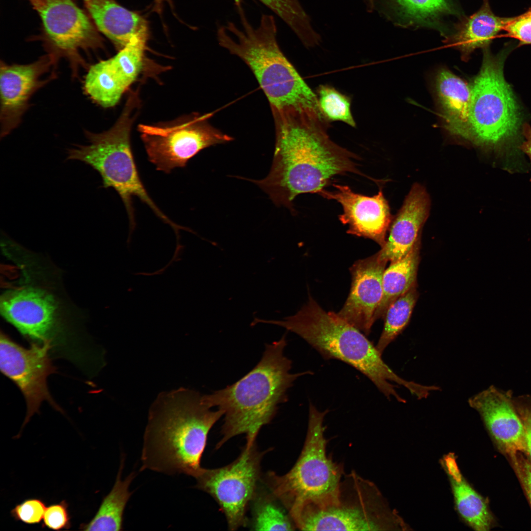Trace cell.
<instances>
[{
	"mask_svg": "<svg viewBox=\"0 0 531 531\" xmlns=\"http://www.w3.org/2000/svg\"><path fill=\"white\" fill-rule=\"evenodd\" d=\"M275 145L270 171L253 181L278 206L292 209L303 193H318L331 179L347 173L361 174L354 154L336 144L327 133L326 119L309 107L271 110Z\"/></svg>",
	"mask_w": 531,
	"mask_h": 531,
	"instance_id": "6da1fadb",
	"label": "cell"
},
{
	"mask_svg": "<svg viewBox=\"0 0 531 531\" xmlns=\"http://www.w3.org/2000/svg\"><path fill=\"white\" fill-rule=\"evenodd\" d=\"M3 249L18 276L1 295L2 315L32 343L52 350L66 346L78 334L83 314L67 295L59 269L12 241Z\"/></svg>",
	"mask_w": 531,
	"mask_h": 531,
	"instance_id": "7a4b0ae2",
	"label": "cell"
},
{
	"mask_svg": "<svg viewBox=\"0 0 531 531\" xmlns=\"http://www.w3.org/2000/svg\"><path fill=\"white\" fill-rule=\"evenodd\" d=\"M211 408L204 395L193 390L161 393L149 411L140 471L197 476L209 432L223 416Z\"/></svg>",
	"mask_w": 531,
	"mask_h": 531,
	"instance_id": "3957f363",
	"label": "cell"
},
{
	"mask_svg": "<svg viewBox=\"0 0 531 531\" xmlns=\"http://www.w3.org/2000/svg\"><path fill=\"white\" fill-rule=\"evenodd\" d=\"M285 334L278 341L266 344L259 363L233 384L204 395L211 407L224 415L222 438L216 448L239 435L245 434L247 444L256 442L262 427L275 416L278 405L287 401V391L298 377L310 371L291 373L292 361L284 354Z\"/></svg>",
	"mask_w": 531,
	"mask_h": 531,
	"instance_id": "277c9868",
	"label": "cell"
},
{
	"mask_svg": "<svg viewBox=\"0 0 531 531\" xmlns=\"http://www.w3.org/2000/svg\"><path fill=\"white\" fill-rule=\"evenodd\" d=\"M299 335L325 359H336L353 366L366 376L388 400L405 403L393 383L407 388L418 399L427 396L428 385L408 381L397 375L384 361L382 354L362 331L337 313L326 312L309 295L295 314L283 320L262 319Z\"/></svg>",
	"mask_w": 531,
	"mask_h": 531,
	"instance_id": "5b68a950",
	"label": "cell"
},
{
	"mask_svg": "<svg viewBox=\"0 0 531 531\" xmlns=\"http://www.w3.org/2000/svg\"><path fill=\"white\" fill-rule=\"evenodd\" d=\"M241 28L233 22L220 26L219 45L242 60L250 69L269 103L271 110L309 107L321 113L317 95L281 51L273 16L264 14L254 27L240 5Z\"/></svg>",
	"mask_w": 531,
	"mask_h": 531,
	"instance_id": "8992f818",
	"label": "cell"
},
{
	"mask_svg": "<svg viewBox=\"0 0 531 531\" xmlns=\"http://www.w3.org/2000/svg\"><path fill=\"white\" fill-rule=\"evenodd\" d=\"M140 106L138 90L131 91L114 125L101 133L86 132L87 144L69 149L67 159L78 160L89 165L100 175L104 187H111L117 192L126 208L131 233L135 225L133 197L139 198L164 223L177 230L179 226L165 215L148 194L135 164L130 134Z\"/></svg>",
	"mask_w": 531,
	"mask_h": 531,
	"instance_id": "52a82bcc",
	"label": "cell"
},
{
	"mask_svg": "<svg viewBox=\"0 0 531 531\" xmlns=\"http://www.w3.org/2000/svg\"><path fill=\"white\" fill-rule=\"evenodd\" d=\"M488 47L483 49L481 67L471 84L468 140L506 156L512 155L515 148L519 149L522 118L515 96L503 75L504 57L509 47L497 56Z\"/></svg>",
	"mask_w": 531,
	"mask_h": 531,
	"instance_id": "ba28073f",
	"label": "cell"
},
{
	"mask_svg": "<svg viewBox=\"0 0 531 531\" xmlns=\"http://www.w3.org/2000/svg\"><path fill=\"white\" fill-rule=\"evenodd\" d=\"M328 410L309 404L306 436L302 451L292 469L283 475L268 472L265 483L291 516L301 508L319 503L337 494L344 474L342 464L326 453L324 421Z\"/></svg>",
	"mask_w": 531,
	"mask_h": 531,
	"instance_id": "9c48e42d",
	"label": "cell"
},
{
	"mask_svg": "<svg viewBox=\"0 0 531 531\" xmlns=\"http://www.w3.org/2000/svg\"><path fill=\"white\" fill-rule=\"evenodd\" d=\"M291 517L302 531H388L399 524L377 486L354 472L345 476L334 497Z\"/></svg>",
	"mask_w": 531,
	"mask_h": 531,
	"instance_id": "30bf717a",
	"label": "cell"
},
{
	"mask_svg": "<svg viewBox=\"0 0 531 531\" xmlns=\"http://www.w3.org/2000/svg\"><path fill=\"white\" fill-rule=\"evenodd\" d=\"M212 113L191 114L169 124H141L138 130L149 160L157 170L170 173L184 167L202 149L233 138L208 121Z\"/></svg>",
	"mask_w": 531,
	"mask_h": 531,
	"instance_id": "8fae6325",
	"label": "cell"
},
{
	"mask_svg": "<svg viewBox=\"0 0 531 531\" xmlns=\"http://www.w3.org/2000/svg\"><path fill=\"white\" fill-rule=\"evenodd\" d=\"M266 451H259L256 442L246 443L230 464L219 468H203L195 477V487L217 503L230 530L247 524L246 513L259 488L261 462Z\"/></svg>",
	"mask_w": 531,
	"mask_h": 531,
	"instance_id": "7c38bea8",
	"label": "cell"
},
{
	"mask_svg": "<svg viewBox=\"0 0 531 531\" xmlns=\"http://www.w3.org/2000/svg\"><path fill=\"white\" fill-rule=\"evenodd\" d=\"M51 350L49 345L34 343L26 348L0 334V371L18 387L26 402L27 414L22 427L34 414L39 413L44 401L63 412L48 388L47 378L56 370L50 356Z\"/></svg>",
	"mask_w": 531,
	"mask_h": 531,
	"instance_id": "4fadbf2b",
	"label": "cell"
},
{
	"mask_svg": "<svg viewBox=\"0 0 531 531\" xmlns=\"http://www.w3.org/2000/svg\"><path fill=\"white\" fill-rule=\"evenodd\" d=\"M39 16L55 52L75 62L79 52L102 47L99 31L90 18L73 0H28Z\"/></svg>",
	"mask_w": 531,
	"mask_h": 531,
	"instance_id": "5bb4252c",
	"label": "cell"
},
{
	"mask_svg": "<svg viewBox=\"0 0 531 531\" xmlns=\"http://www.w3.org/2000/svg\"><path fill=\"white\" fill-rule=\"evenodd\" d=\"M60 56L55 52L26 64L0 63V135L4 137L20 123L32 95L53 78L47 76Z\"/></svg>",
	"mask_w": 531,
	"mask_h": 531,
	"instance_id": "9a60e30c",
	"label": "cell"
},
{
	"mask_svg": "<svg viewBox=\"0 0 531 531\" xmlns=\"http://www.w3.org/2000/svg\"><path fill=\"white\" fill-rule=\"evenodd\" d=\"M333 185V191L324 189L318 194L341 205L343 213L339 219L348 226L347 233L371 239L383 247L393 217L382 190L367 196L355 193L347 185Z\"/></svg>",
	"mask_w": 531,
	"mask_h": 531,
	"instance_id": "2e32d148",
	"label": "cell"
},
{
	"mask_svg": "<svg viewBox=\"0 0 531 531\" xmlns=\"http://www.w3.org/2000/svg\"><path fill=\"white\" fill-rule=\"evenodd\" d=\"M387 262L378 254L357 261L351 267V289L337 314L364 334L368 335L376 321L375 314L381 301L383 277Z\"/></svg>",
	"mask_w": 531,
	"mask_h": 531,
	"instance_id": "e0dca14e",
	"label": "cell"
},
{
	"mask_svg": "<svg viewBox=\"0 0 531 531\" xmlns=\"http://www.w3.org/2000/svg\"><path fill=\"white\" fill-rule=\"evenodd\" d=\"M468 404L480 415L489 432L508 456L527 454L524 426L508 398L490 386L468 399Z\"/></svg>",
	"mask_w": 531,
	"mask_h": 531,
	"instance_id": "ac0fdd59",
	"label": "cell"
},
{
	"mask_svg": "<svg viewBox=\"0 0 531 531\" xmlns=\"http://www.w3.org/2000/svg\"><path fill=\"white\" fill-rule=\"evenodd\" d=\"M430 208V199L425 188L418 183L413 184L393 217L384 246L378 252L380 260L394 262L411 251L421 241V230Z\"/></svg>",
	"mask_w": 531,
	"mask_h": 531,
	"instance_id": "d6986e66",
	"label": "cell"
},
{
	"mask_svg": "<svg viewBox=\"0 0 531 531\" xmlns=\"http://www.w3.org/2000/svg\"><path fill=\"white\" fill-rule=\"evenodd\" d=\"M83 2L98 31L119 50L135 38H148L146 20L115 0H83Z\"/></svg>",
	"mask_w": 531,
	"mask_h": 531,
	"instance_id": "ffe728a7",
	"label": "cell"
},
{
	"mask_svg": "<svg viewBox=\"0 0 531 531\" xmlns=\"http://www.w3.org/2000/svg\"><path fill=\"white\" fill-rule=\"evenodd\" d=\"M509 18L495 15L489 0H483L476 12L456 24L454 31L445 42L459 51L464 60L468 59L475 50L488 47L504 30Z\"/></svg>",
	"mask_w": 531,
	"mask_h": 531,
	"instance_id": "44dd1931",
	"label": "cell"
},
{
	"mask_svg": "<svg viewBox=\"0 0 531 531\" xmlns=\"http://www.w3.org/2000/svg\"><path fill=\"white\" fill-rule=\"evenodd\" d=\"M436 89L445 128L452 134L468 140L471 85L443 69L437 75Z\"/></svg>",
	"mask_w": 531,
	"mask_h": 531,
	"instance_id": "7402d4cb",
	"label": "cell"
},
{
	"mask_svg": "<svg viewBox=\"0 0 531 531\" xmlns=\"http://www.w3.org/2000/svg\"><path fill=\"white\" fill-rule=\"evenodd\" d=\"M124 465L122 457L115 484L102 500L94 517L88 523L82 524L80 529L87 531H118L122 530L123 516L126 505L132 494L129 487L135 476L132 472L124 480L121 474Z\"/></svg>",
	"mask_w": 531,
	"mask_h": 531,
	"instance_id": "603a6c76",
	"label": "cell"
},
{
	"mask_svg": "<svg viewBox=\"0 0 531 531\" xmlns=\"http://www.w3.org/2000/svg\"><path fill=\"white\" fill-rule=\"evenodd\" d=\"M420 241L403 258L392 262L383 277V293L375 314V320L384 317L389 306L416 284L420 261Z\"/></svg>",
	"mask_w": 531,
	"mask_h": 531,
	"instance_id": "cb8c5ba5",
	"label": "cell"
},
{
	"mask_svg": "<svg viewBox=\"0 0 531 531\" xmlns=\"http://www.w3.org/2000/svg\"><path fill=\"white\" fill-rule=\"evenodd\" d=\"M84 88L92 100L105 108L116 105L128 89L109 59L90 67L85 78Z\"/></svg>",
	"mask_w": 531,
	"mask_h": 531,
	"instance_id": "d4e9b609",
	"label": "cell"
},
{
	"mask_svg": "<svg viewBox=\"0 0 531 531\" xmlns=\"http://www.w3.org/2000/svg\"><path fill=\"white\" fill-rule=\"evenodd\" d=\"M251 504V530L293 531L296 528L286 508L269 490L260 491L258 488Z\"/></svg>",
	"mask_w": 531,
	"mask_h": 531,
	"instance_id": "484cf974",
	"label": "cell"
},
{
	"mask_svg": "<svg viewBox=\"0 0 531 531\" xmlns=\"http://www.w3.org/2000/svg\"><path fill=\"white\" fill-rule=\"evenodd\" d=\"M450 481L455 507L461 518L474 530H489L493 517L484 498L464 478Z\"/></svg>",
	"mask_w": 531,
	"mask_h": 531,
	"instance_id": "4316f807",
	"label": "cell"
},
{
	"mask_svg": "<svg viewBox=\"0 0 531 531\" xmlns=\"http://www.w3.org/2000/svg\"><path fill=\"white\" fill-rule=\"evenodd\" d=\"M401 19L409 25L434 27L444 16L461 14L452 0H391Z\"/></svg>",
	"mask_w": 531,
	"mask_h": 531,
	"instance_id": "83f0119b",
	"label": "cell"
},
{
	"mask_svg": "<svg viewBox=\"0 0 531 531\" xmlns=\"http://www.w3.org/2000/svg\"><path fill=\"white\" fill-rule=\"evenodd\" d=\"M418 296L415 284L388 307L384 316V328L376 346L381 354L408 324Z\"/></svg>",
	"mask_w": 531,
	"mask_h": 531,
	"instance_id": "f1b7e54d",
	"label": "cell"
},
{
	"mask_svg": "<svg viewBox=\"0 0 531 531\" xmlns=\"http://www.w3.org/2000/svg\"><path fill=\"white\" fill-rule=\"evenodd\" d=\"M237 6L240 0H234ZM276 14L305 46L316 42L319 35L314 30L309 17L298 0H259Z\"/></svg>",
	"mask_w": 531,
	"mask_h": 531,
	"instance_id": "f546056e",
	"label": "cell"
},
{
	"mask_svg": "<svg viewBox=\"0 0 531 531\" xmlns=\"http://www.w3.org/2000/svg\"><path fill=\"white\" fill-rule=\"evenodd\" d=\"M147 39L142 37L133 39L109 59L114 68L128 88L142 71Z\"/></svg>",
	"mask_w": 531,
	"mask_h": 531,
	"instance_id": "4dcf8cb0",
	"label": "cell"
},
{
	"mask_svg": "<svg viewBox=\"0 0 531 531\" xmlns=\"http://www.w3.org/2000/svg\"><path fill=\"white\" fill-rule=\"evenodd\" d=\"M317 96L320 111L325 119L341 121L355 126L349 97L328 85H320Z\"/></svg>",
	"mask_w": 531,
	"mask_h": 531,
	"instance_id": "1f68e13d",
	"label": "cell"
},
{
	"mask_svg": "<svg viewBox=\"0 0 531 531\" xmlns=\"http://www.w3.org/2000/svg\"><path fill=\"white\" fill-rule=\"evenodd\" d=\"M503 30L506 33L498 37H510L517 40L518 47L531 45V7L517 16L510 17Z\"/></svg>",
	"mask_w": 531,
	"mask_h": 531,
	"instance_id": "d6a6232c",
	"label": "cell"
},
{
	"mask_svg": "<svg viewBox=\"0 0 531 531\" xmlns=\"http://www.w3.org/2000/svg\"><path fill=\"white\" fill-rule=\"evenodd\" d=\"M46 509L42 501L30 499L16 505L11 511V514L16 520L27 524H36L41 521Z\"/></svg>",
	"mask_w": 531,
	"mask_h": 531,
	"instance_id": "836d02e7",
	"label": "cell"
},
{
	"mask_svg": "<svg viewBox=\"0 0 531 531\" xmlns=\"http://www.w3.org/2000/svg\"><path fill=\"white\" fill-rule=\"evenodd\" d=\"M43 518V526L50 529L60 530L71 527L68 504L65 501L48 506Z\"/></svg>",
	"mask_w": 531,
	"mask_h": 531,
	"instance_id": "e575fe53",
	"label": "cell"
},
{
	"mask_svg": "<svg viewBox=\"0 0 531 531\" xmlns=\"http://www.w3.org/2000/svg\"><path fill=\"white\" fill-rule=\"evenodd\" d=\"M524 454L518 452L508 457L531 505V461Z\"/></svg>",
	"mask_w": 531,
	"mask_h": 531,
	"instance_id": "d590c367",
	"label": "cell"
},
{
	"mask_svg": "<svg viewBox=\"0 0 531 531\" xmlns=\"http://www.w3.org/2000/svg\"><path fill=\"white\" fill-rule=\"evenodd\" d=\"M442 465L450 480L460 481L464 478L458 466L455 457L452 454H449L443 457Z\"/></svg>",
	"mask_w": 531,
	"mask_h": 531,
	"instance_id": "8d00e7d4",
	"label": "cell"
},
{
	"mask_svg": "<svg viewBox=\"0 0 531 531\" xmlns=\"http://www.w3.org/2000/svg\"><path fill=\"white\" fill-rule=\"evenodd\" d=\"M522 134L523 141L519 146V149L528 156L531 165V127L529 124L525 123L523 125Z\"/></svg>",
	"mask_w": 531,
	"mask_h": 531,
	"instance_id": "74e56055",
	"label": "cell"
},
{
	"mask_svg": "<svg viewBox=\"0 0 531 531\" xmlns=\"http://www.w3.org/2000/svg\"><path fill=\"white\" fill-rule=\"evenodd\" d=\"M525 432L527 454L531 461V413H525L521 417Z\"/></svg>",
	"mask_w": 531,
	"mask_h": 531,
	"instance_id": "f35d334b",
	"label": "cell"
}]
</instances>
